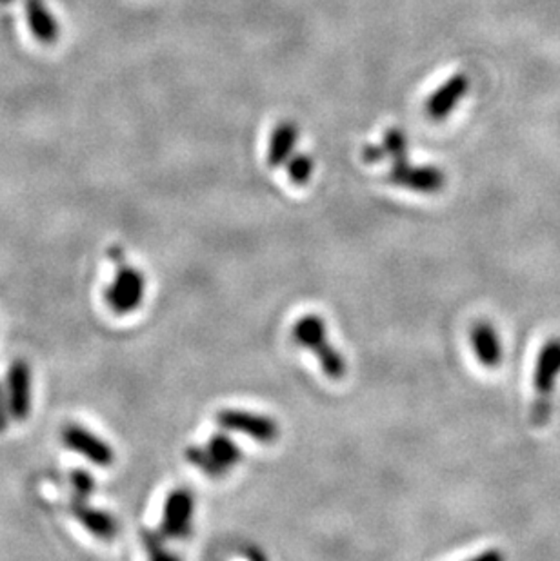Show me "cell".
Segmentation results:
<instances>
[{
    "label": "cell",
    "mask_w": 560,
    "mask_h": 561,
    "mask_svg": "<svg viewBox=\"0 0 560 561\" xmlns=\"http://www.w3.org/2000/svg\"><path fill=\"white\" fill-rule=\"evenodd\" d=\"M293 340L304 347L313 351L316 356L324 374L329 380H342L347 372V363L340 351H337L327 338V325L318 314L302 316L291 329Z\"/></svg>",
    "instance_id": "obj_1"
},
{
    "label": "cell",
    "mask_w": 560,
    "mask_h": 561,
    "mask_svg": "<svg viewBox=\"0 0 560 561\" xmlns=\"http://www.w3.org/2000/svg\"><path fill=\"white\" fill-rule=\"evenodd\" d=\"M559 378L560 338H552L546 342V345L539 352L537 365H535V376H534L535 398L532 405V423L537 429L546 427L552 418V409H554L552 398H554Z\"/></svg>",
    "instance_id": "obj_2"
},
{
    "label": "cell",
    "mask_w": 560,
    "mask_h": 561,
    "mask_svg": "<svg viewBox=\"0 0 560 561\" xmlns=\"http://www.w3.org/2000/svg\"><path fill=\"white\" fill-rule=\"evenodd\" d=\"M109 257L117 264V275L106 291V301L115 314L126 316L142 305L146 279L137 268L128 266L120 248H111Z\"/></svg>",
    "instance_id": "obj_3"
},
{
    "label": "cell",
    "mask_w": 560,
    "mask_h": 561,
    "mask_svg": "<svg viewBox=\"0 0 560 561\" xmlns=\"http://www.w3.org/2000/svg\"><path fill=\"white\" fill-rule=\"evenodd\" d=\"M221 429L241 433L261 444H274L279 438V423L264 414L250 413L243 409H223L215 414Z\"/></svg>",
    "instance_id": "obj_4"
},
{
    "label": "cell",
    "mask_w": 560,
    "mask_h": 561,
    "mask_svg": "<svg viewBox=\"0 0 560 561\" xmlns=\"http://www.w3.org/2000/svg\"><path fill=\"white\" fill-rule=\"evenodd\" d=\"M195 496L188 489L173 491L164 504L161 535L170 540H184L192 533Z\"/></svg>",
    "instance_id": "obj_5"
},
{
    "label": "cell",
    "mask_w": 560,
    "mask_h": 561,
    "mask_svg": "<svg viewBox=\"0 0 560 561\" xmlns=\"http://www.w3.org/2000/svg\"><path fill=\"white\" fill-rule=\"evenodd\" d=\"M388 180L393 186L411 189L415 193H439L446 186V175L435 166H411L408 160L393 162Z\"/></svg>",
    "instance_id": "obj_6"
},
{
    "label": "cell",
    "mask_w": 560,
    "mask_h": 561,
    "mask_svg": "<svg viewBox=\"0 0 560 561\" xmlns=\"http://www.w3.org/2000/svg\"><path fill=\"white\" fill-rule=\"evenodd\" d=\"M62 438L67 449L82 454L84 458H88L99 467H109L115 460V453L111 445L82 425H77V423L66 425L62 431Z\"/></svg>",
    "instance_id": "obj_7"
},
{
    "label": "cell",
    "mask_w": 560,
    "mask_h": 561,
    "mask_svg": "<svg viewBox=\"0 0 560 561\" xmlns=\"http://www.w3.org/2000/svg\"><path fill=\"white\" fill-rule=\"evenodd\" d=\"M470 89V80L466 75L457 73L450 76L428 100L426 111L431 120H444L459 106Z\"/></svg>",
    "instance_id": "obj_8"
},
{
    "label": "cell",
    "mask_w": 560,
    "mask_h": 561,
    "mask_svg": "<svg viewBox=\"0 0 560 561\" xmlns=\"http://www.w3.org/2000/svg\"><path fill=\"white\" fill-rule=\"evenodd\" d=\"M9 411L15 420H26L31 409V371L24 360H16L9 369Z\"/></svg>",
    "instance_id": "obj_9"
},
{
    "label": "cell",
    "mask_w": 560,
    "mask_h": 561,
    "mask_svg": "<svg viewBox=\"0 0 560 561\" xmlns=\"http://www.w3.org/2000/svg\"><path fill=\"white\" fill-rule=\"evenodd\" d=\"M71 515L75 516V520H78L82 524V527L86 531H89V535L100 538V540H113L119 533V524L117 520L100 509H95L91 505H88V500H71L69 504Z\"/></svg>",
    "instance_id": "obj_10"
},
{
    "label": "cell",
    "mask_w": 560,
    "mask_h": 561,
    "mask_svg": "<svg viewBox=\"0 0 560 561\" xmlns=\"http://www.w3.org/2000/svg\"><path fill=\"white\" fill-rule=\"evenodd\" d=\"M472 345L477 360L484 367H497L503 362L501 336L490 321H477L472 329Z\"/></svg>",
    "instance_id": "obj_11"
},
{
    "label": "cell",
    "mask_w": 560,
    "mask_h": 561,
    "mask_svg": "<svg viewBox=\"0 0 560 561\" xmlns=\"http://www.w3.org/2000/svg\"><path fill=\"white\" fill-rule=\"evenodd\" d=\"M296 142H298V128L289 120L280 122L270 140L268 166L280 168L282 164H285L291 158L296 148Z\"/></svg>",
    "instance_id": "obj_12"
},
{
    "label": "cell",
    "mask_w": 560,
    "mask_h": 561,
    "mask_svg": "<svg viewBox=\"0 0 560 561\" xmlns=\"http://www.w3.org/2000/svg\"><path fill=\"white\" fill-rule=\"evenodd\" d=\"M27 20L31 31L36 35L40 42H55L58 36V27L51 13L40 0H27Z\"/></svg>",
    "instance_id": "obj_13"
},
{
    "label": "cell",
    "mask_w": 560,
    "mask_h": 561,
    "mask_svg": "<svg viewBox=\"0 0 560 561\" xmlns=\"http://www.w3.org/2000/svg\"><path fill=\"white\" fill-rule=\"evenodd\" d=\"M208 449V453L226 469L230 471L232 467H235L241 460H243V451L239 449V445L224 433L213 434L210 438V442L204 445Z\"/></svg>",
    "instance_id": "obj_14"
},
{
    "label": "cell",
    "mask_w": 560,
    "mask_h": 561,
    "mask_svg": "<svg viewBox=\"0 0 560 561\" xmlns=\"http://www.w3.org/2000/svg\"><path fill=\"white\" fill-rule=\"evenodd\" d=\"M186 460L195 465L197 469H201L206 476L210 478H223L228 474V471L208 453L206 447H199V445H190L186 449Z\"/></svg>",
    "instance_id": "obj_15"
},
{
    "label": "cell",
    "mask_w": 560,
    "mask_h": 561,
    "mask_svg": "<svg viewBox=\"0 0 560 561\" xmlns=\"http://www.w3.org/2000/svg\"><path fill=\"white\" fill-rule=\"evenodd\" d=\"M313 158L309 155H295L287 164V177L295 186H306L313 175Z\"/></svg>",
    "instance_id": "obj_16"
},
{
    "label": "cell",
    "mask_w": 560,
    "mask_h": 561,
    "mask_svg": "<svg viewBox=\"0 0 560 561\" xmlns=\"http://www.w3.org/2000/svg\"><path fill=\"white\" fill-rule=\"evenodd\" d=\"M386 155L393 158V162L408 160V140L400 129H389L384 137Z\"/></svg>",
    "instance_id": "obj_17"
},
{
    "label": "cell",
    "mask_w": 560,
    "mask_h": 561,
    "mask_svg": "<svg viewBox=\"0 0 560 561\" xmlns=\"http://www.w3.org/2000/svg\"><path fill=\"white\" fill-rule=\"evenodd\" d=\"M142 542L153 560H173V556L164 549V536L161 535V531H144Z\"/></svg>",
    "instance_id": "obj_18"
},
{
    "label": "cell",
    "mask_w": 560,
    "mask_h": 561,
    "mask_svg": "<svg viewBox=\"0 0 560 561\" xmlns=\"http://www.w3.org/2000/svg\"><path fill=\"white\" fill-rule=\"evenodd\" d=\"M71 485H73V498L75 500H88L95 491V480L86 471L78 469L71 473Z\"/></svg>",
    "instance_id": "obj_19"
},
{
    "label": "cell",
    "mask_w": 560,
    "mask_h": 561,
    "mask_svg": "<svg viewBox=\"0 0 560 561\" xmlns=\"http://www.w3.org/2000/svg\"><path fill=\"white\" fill-rule=\"evenodd\" d=\"M388 155H386V149L382 148V146H368V148H364V151H362V158L366 160V162H369V164H375V162H380L382 158H386Z\"/></svg>",
    "instance_id": "obj_20"
},
{
    "label": "cell",
    "mask_w": 560,
    "mask_h": 561,
    "mask_svg": "<svg viewBox=\"0 0 560 561\" xmlns=\"http://www.w3.org/2000/svg\"><path fill=\"white\" fill-rule=\"evenodd\" d=\"M7 409H9V400L5 398V391L0 383V433L5 431V427H7V420H9Z\"/></svg>",
    "instance_id": "obj_21"
}]
</instances>
